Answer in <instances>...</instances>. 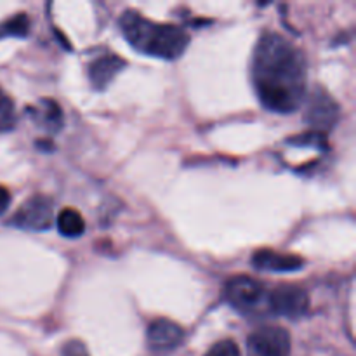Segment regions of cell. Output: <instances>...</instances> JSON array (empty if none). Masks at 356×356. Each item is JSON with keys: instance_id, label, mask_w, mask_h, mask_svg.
<instances>
[{"instance_id": "5bb4252c", "label": "cell", "mask_w": 356, "mask_h": 356, "mask_svg": "<svg viewBox=\"0 0 356 356\" xmlns=\"http://www.w3.org/2000/svg\"><path fill=\"white\" fill-rule=\"evenodd\" d=\"M16 104L9 94L0 89V134L13 131L16 127Z\"/></svg>"}, {"instance_id": "277c9868", "label": "cell", "mask_w": 356, "mask_h": 356, "mask_svg": "<svg viewBox=\"0 0 356 356\" xmlns=\"http://www.w3.org/2000/svg\"><path fill=\"white\" fill-rule=\"evenodd\" d=\"M54 219L52 200L45 195H33L10 218V225L26 232H45Z\"/></svg>"}, {"instance_id": "8992f818", "label": "cell", "mask_w": 356, "mask_h": 356, "mask_svg": "<svg viewBox=\"0 0 356 356\" xmlns=\"http://www.w3.org/2000/svg\"><path fill=\"white\" fill-rule=\"evenodd\" d=\"M268 309L277 316L299 320L309 309V296L298 285H280L268 294Z\"/></svg>"}, {"instance_id": "e0dca14e", "label": "cell", "mask_w": 356, "mask_h": 356, "mask_svg": "<svg viewBox=\"0 0 356 356\" xmlns=\"http://www.w3.org/2000/svg\"><path fill=\"white\" fill-rule=\"evenodd\" d=\"M61 356H89V351H87L86 344L82 341L72 339L61 348Z\"/></svg>"}, {"instance_id": "4fadbf2b", "label": "cell", "mask_w": 356, "mask_h": 356, "mask_svg": "<svg viewBox=\"0 0 356 356\" xmlns=\"http://www.w3.org/2000/svg\"><path fill=\"white\" fill-rule=\"evenodd\" d=\"M30 17L26 13H17L16 16H13L10 19L3 21L0 24V38L6 37H26L30 33Z\"/></svg>"}, {"instance_id": "9a60e30c", "label": "cell", "mask_w": 356, "mask_h": 356, "mask_svg": "<svg viewBox=\"0 0 356 356\" xmlns=\"http://www.w3.org/2000/svg\"><path fill=\"white\" fill-rule=\"evenodd\" d=\"M287 143L292 146H312V148H318L322 149V152H327V148H329L325 134H320V132L315 131H308L305 132V134L289 138Z\"/></svg>"}, {"instance_id": "ac0fdd59", "label": "cell", "mask_w": 356, "mask_h": 356, "mask_svg": "<svg viewBox=\"0 0 356 356\" xmlns=\"http://www.w3.org/2000/svg\"><path fill=\"white\" fill-rule=\"evenodd\" d=\"M10 205V193L6 190L3 186H0V214H3V212L9 209Z\"/></svg>"}, {"instance_id": "52a82bcc", "label": "cell", "mask_w": 356, "mask_h": 356, "mask_svg": "<svg viewBox=\"0 0 356 356\" xmlns=\"http://www.w3.org/2000/svg\"><path fill=\"white\" fill-rule=\"evenodd\" d=\"M249 356H291V334L278 325H266L250 334Z\"/></svg>"}, {"instance_id": "7c38bea8", "label": "cell", "mask_w": 356, "mask_h": 356, "mask_svg": "<svg viewBox=\"0 0 356 356\" xmlns=\"http://www.w3.org/2000/svg\"><path fill=\"white\" fill-rule=\"evenodd\" d=\"M58 225L59 233L66 238H79L86 232V221H83L82 214L76 212L75 209H63L58 216Z\"/></svg>"}, {"instance_id": "3957f363", "label": "cell", "mask_w": 356, "mask_h": 356, "mask_svg": "<svg viewBox=\"0 0 356 356\" xmlns=\"http://www.w3.org/2000/svg\"><path fill=\"white\" fill-rule=\"evenodd\" d=\"M226 301L238 313L247 316H257L270 313L268 309V292L261 282L250 277H235L226 285Z\"/></svg>"}, {"instance_id": "30bf717a", "label": "cell", "mask_w": 356, "mask_h": 356, "mask_svg": "<svg viewBox=\"0 0 356 356\" xmlns=\"http://www.w3.org/2000/svg\"><path fill=\"white\" fill-rule=\"evenodd\" d=\"M125 68V61L115 54H104L94 59L89 65L90 86L96 90H104L111 83V80Z\"/></svg>"}, {"instance_id": "2e32d148", "label": "cell", "mask_w": 356, "mask_h": 356, "mask_svg": "<svg viewBox=\"0 0 356 356\" xmlns=\"http://www.w3.org/2000/svg\"><path fill=\"white\" fill-rule=\"evenodd\" d=\"M204 356H242V353H240V348L236 346L235 341L225 339L216 343Z\"/></svg>"}, {"instance_id": "5b68a950", "label": "cell", "mask_w": 356, "mask_h": 356, "mask_svg": "<svg viewBox=\"0 0 356 356\" xmlns=\"http://www.w3.org/2000/svg\"><path fill=\"white\" fill-rule=\"evenodd\" d=\"M341 118V108L337 101L323 87H315L306 108V120L312 131L327 134L336 127Z\"/></svg>"}, {"instance_id": "9c48e42d", "label": "cell", "mask_w": 356, "mask_h": 356, "mask_svg": "<svg viewBox=\"0 0 356 356\" xmlns=\"http://www.w3.org/2000/svg\"><path fill=\"white\" fill-rule=\"evenodd\" d=\"M252 264L256 270L270 271V273H292L305 268V259L294 254H282L263 249L254 254Z\"/></svg>"}, {"instance_id": "7a4b0ae2", "label": "cell", "mask_w": 356, "mask_h": 356, "mask_svg": "<svg viewBox=\"0 0 356 356\" xmlns=\"http://www.w3.org/2000/svg\"><path fill=\"white\" fill-rule=\"evenodd\" d=\"M122 35L138 52L153 58L177 59L188 49L190 37L176 24H160L146 19L138 10H125L118 19Z\"/></svg>"}, {"instance_id": "6da1fadb", "label": "cell", "mask_w": 356, "mask_h": 356, "mask_svg": "<svg viewBox=\"0 0 356 356\" xmlns=\"http://www.w3.org/2000/svg\"><path fill=\"white\" fill-rule=\"evenodd\" d=\"M306 80L302 52L280 33L261 35L252 58V83L261 104L275 113H292L305 99Z\"/></svg>"}, {"instance_id": "8fae6325", "label": "cell", "mask_w": 356, "mask_h": 356, "mask_svg": "<svg viewBox=\"0 0 356 356\" xmlns=\"http://www.w3.org/2000/svg\"><path fill=\"white\" fill-rule=\"evenodd\" d=\"M33 115L35 122L40 124V127L47 129L49 132H58L63 127V111L54 99H42L40 108L37 111H30Z\"/></svg>"}, {"instance_id": "ba28073f", "label": "cell", "mask_w": 356, "mask_h": 356, "mask_svg": "<svg viewBox=\"0 0 356 356\" xmlns=\"http://www.w3.org/2000/svg\"><path fill=\"white\" fill-rule=\"evenodd\" d=\"M184 339L183 327L170 322L167 318L153 320L146 330V341H148L149 350L156 353H169L176 350Z\"/></svg>"}]
</instances>
